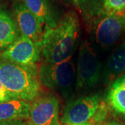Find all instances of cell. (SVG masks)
I'll return each instance as SVG.
<instances>
[{"mask_svg":"<svg viewBox=\"0 0 125 125\" xmlns=\"http://www.w3.org/2000/svg\"><path fill=\"white\" fill-rule=\"evenodd\" d=\"M0 125H30L23 120H13L0 122Z\"/></svg>","mask_w":125,"mask_h":125,"instance_id":"19","label":"cell"},{"mask_svg":"<svg viewBox=\"0 0 125 125\" xmlns=\"http://www.w3.org/2000/svg\"><path fill=\"white\" fill-rule=\"evenodd\" d=\"M99 103V97L97 94L76 99L66 106L61 122L67 125L86 123L93 117Z\"/></svg>","mask_w":125,"mask_h":125,"instance_id":"6","label":"cell"},{"mask_svg":"<svg viewBox=\"0 0 125 125\" xmlns=\"http://www.w3.org/2000/svg\"><path fill=\"white\" fill-rule=\"evenodd\" d=\"M31 105L20 99H10L0 102V122L28 119Z\"/></svg>","mask_w":125,"mask_h":125,"instance_id":"10","label":"cell"},{"mask_svg":"<svg viewBox=\"0 0 125 125\" xmlns=\"http://www.w3.org/2000/svg\"><path fill=\"white\" fill-rule=\"evenodd\" d=\"M106 125H125V124H122L120 122H115V121H113L109 123H108Z\"/></svg>","mask_w":125,"mask_h":125,"instance_id":"20","label":"cell"},{"mask_svg":"<svg viewBox=\"0 0 125 125\" xmlns=\"http://www.w3.org/2000/svg\"><path fill=\"white\" fill-rule=\"evenodd\" d=\"M38 75L43 85L67 98L72 91L75 67L70 58L56 64L46 62L40 66Z\"/></svg>","mask_w":125,"mask_h":125,"instance_id":"3","label":"cell"},{"mask_svg":"<svg viewBox=\"0 0 125 125\" xmlns=\"http://www.w3.org/2000/svg\"><path fill=\"white\" fill-rule=\"evenodd\" d=\"M106 115H107V109H106V104L104 102L99 103L98 108L93 116L94 118V121L99 122V121L103 120L106 117Z\"/></svg>","mask_w":125,"mask_h":125,"instance_id":"17","label":"cell"},{"mask_svg":"<svg viewBox=\"0 0 125 125\" xmlns=\"http://www.w3.org/2000/svg\"><path fill=\"white\" fill-rule=\"evenodd\" d=\"M125 72V43L118 46L108 59L104 71L108 81L118 78Z\"/></svg>","mask_w":125,"mask_h":125,"instance_id":"12","label":"cell"},{"mask_svg":"<svg viewBox=\"0 0 125 125\" xmlns=\"http://www.w3.org/2000/svg\"><path fill=\"white\" fill-rule=\"evenodd\" d=\"M13 10L16 24L22 35L41 45L43 36L42 23L24 2L16 3L14 5Z\"/></svg>","mask_w":125,"mask_h":125,"instance_id":"9","label":"cell"},{"mask_svg":"<svg viewBox=\"0 0 125 125\" xmlns=\"http://www.w3.org/2000/svg\"><path fill=\"white\" fill-rule=\"evenodd\" d=\"M106 100L113 111L125 116V72L110 86Z\"/></svg>","mask_w":125,"mask_h":125,"instance_id":"11","label":"cell"},{"mask_svg":"<svg viewBox=\"0 0 125 125\" xmlns=\"http://www.w3.org/2000/svg\"><path fill=\"white\" fill-rule=\"evenodd\" d=\"M92 125L90 123H88V122H86V123H84V124H81V125Z\"/></svg>","mask_w":125,"mask_h":125,"instance_id":"21","label":"cell"},{"mask_svg":"<svg viewBox=\"0 0 125 125\" xmlns=\"http://www.w3.org/2000/svg\"><path fill=\"white\" fill-rule=\"evenodd\" d=\"M10 97L7 93L6 90L5 89L4 85L0 81V102H3L5 101H7L10 99Z\"/></svg>","mask_w":125,"mask_h":125,"instance_id":"18","label":"cell"},{"mask_svg":"<svg viewBox=\"0 0 125 125\" xmlns=\"http://www.w3.org/2000/svg\"><path fill=\"white\" fill-rule=\"evenodd\" d=\"M101 74V64L93 49L86 42L79 48L76 70V90L82 91L93 88Z\"/></svg>","mask_w":125,"mask_h":125,"instance_id":"4","label":"cell"},{"mask_svg":"<svg viewBox=\"0 0 125 125\" xmlns=\"http://www.w3.org/2000/svg\"><path fill=\"white\" fill-rule=\"evenodd\" d=\"M59 102L54 96L37 99L31 106L30 125H61L59 122Z\"/></svg>","mask_w":125,"mask_h":125,"instance_id":"7","label":"cell"},{"mask_svg":"<svg viewBox=\"0 0 125 125\" xmlns=\"http://www.w3.org/2000/svg\"><path fill=\"white\" fill-rule=\"evenodd\" d=\"M78 10L86 20L98 17L103 13L104 0H72Z\"/></svg>","mask_w":125,"mask_h":125,"instance_id":"15","label":"cell"},{"mask_svg":"<svg viewBox=\"0 0 125 125\" xmlns=\"http://www.w3.org/2000/svg\"><path fill=\"white\" fill-rule=\"evenodd\" d=\"M124 23H125V15H124Z\"/></svg>","mask_w":125,"mask_h":125,"instance_id":"22","label":"cell"},{"mask_svg":"<svg viewBox=\"0 0 125 125\" xmlns=\"http://www.w3.org/2000/svg\"><path fill=\"white\" fill-rule=\"evenodd\" d=\"M79 28L77 16L72 12L65 15L55 27L45 26L41 50L46 62L56 64L71 58L76 45Z\"/></svg>","mask_w":125,"mask_h":125,"instance_id":"1","label":"cell"},{"mask_svg":"<svg viewBox=\"0 0 125 125\" xmlns=\"http://www.w3.org/2000/svg\"><path fill=\"white\" fill-rule=\"evenodd\" d=\"M103 13L124 16L125 15V0H104Z\"/></svg>","mask_w":125,"mask_h":125,"instance_id":"16","label":"cell"},{"mask_svg":"<svg viewBox=\"0 0 125 125\" xmlns=\"http://www.w3.org/2000/svg\"><path fill=\"white\" fill-rule=\"evenodd\" d=\"M125 30L124 16L102 13L95 28V38L98 44L108 47L116 42Z\"/></svg>","mask_w":125,"mask_h":125,"instance_id":"8","label":"cell"},{"mask_svg":"<svg viewBox=\"0 0 125 125\" xmlns=\"http://www.w3.org/2000/svg\"><path fill=\"white\" fill-rule=\"evenodd\" d=\"M17 38V24L6 10L0 8V51L8 48Z\"/></svg>","mask_w":125,"mask_h":125,"instance_id":"13","label":"cell"},{"mask_svg":"<svg viewBox=\"0 0 125 125\" xmlns=\"http://www.w3.org/2000/svg\"><path fill=\"white\" fill-rule=\"evenodd\" d=\"M0 81L11 99L31 101L41 91L36 66H22L0 59Z\"/></svg>","mask_w":125,"mask_h":125,"instance_id":"2","label":"cell"},{"mask_svg":"<svg viewBox=\"0 0 125 125\" xmlns=\"http://www.w3.org/2000/svg\"><path fill=\"white\" fill-rule=\"evenodd\" d=\"M23 2L42 24L50 27L57 25L58 22L47 0H23Z\"/></svg>","mask_w":125,"mask_h":125,"instance_id":"14","label":"cell"},{"mask_svg":"<svg viewBox=\"0 0 125 125\" xmlns=\"http://www.w3.org/2000/svg\"><path fill=\"white\" fill-rule=\"evenodd\" d=\"M41 53V45L22 35L1 52L0 57L20 65L34 67L40 59Z\"/></svg>","mask_w":125,"mask_h":125,"instance_id":"5","label":"cell"}]
</instances>
